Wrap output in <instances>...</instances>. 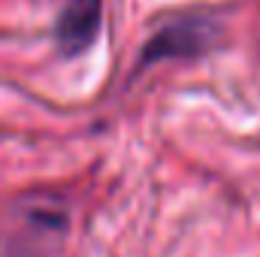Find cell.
I'll return each instance as SVG.
<instances>
[{
  "instance_id": "obj_3",
  "label": "cell",
  "mask_w": 260,
  "mask_h": 257,
  "mask_svg": "<svg viewBox=\"0 0 260 257\" xmlns=\"http://www.w3.org/2000/svg\"><path fill=\"white\" fill-rule=\"evenodd\" d=\"M103 24V0H67L55 21V46L64 58H76L97 40Z\"/></svg>"
},
{
  "instance_id": "obj_2",
  "label": "cell",
  "mask_w": 260,
  "mask_h": 257,
  "mask_svg": "<svg viewBox=\"0 0 260 257\" xmlns=\"http://www.w3.org/2000/svg\"><path fill=\"white\" fill-rule=\"evenodd\" d=\"M221 37V21L212 15H179L160 24L142 46L139 67L157 64L167 58H197L209 52Z\"/></svg>"
},
{
  "instance_id": "obj_1",
  "label": "cell",
  "mask_w": 260,
  "mask_h": 257,
  "mask_svg": "<svg viewBox=\"0 0 260 257\" xmlns=\"http://www.w3.org/2000/svg\"><path fill=\"white\" fill-rule=\"evenodd\" d=\"M67 227L70 215L61 200L27 197L0 224V257H55Z\"/></svg>"
}]
</instances>
